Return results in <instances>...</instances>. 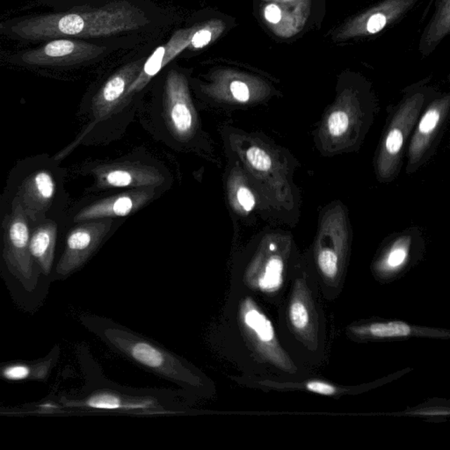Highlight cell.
I'll use <instances>...</instances> for the list:
<instances>
[{
    "label": "cell",
    "instance_id": "obj_1",
    "mask_svg": "<svg viewBox=\"0 0 450 450\" xmlns=\"http://www.w3.org/2000/svg\"><path fill=\"white\" fill-rule=\"evenodd\" d=\"M318 280L302 257L283 300L277 306L281 343L297 364L311 369L328 358L327 321Z\"/></svg>",
    "mask_w": 450,
    "mask_h": 450
},
{
    "label": "cell",
    "instance_id": "obj_2",
    "mask_svg": "<svg viewBox=\"0 0 450 450\" xmlns=\"http://www.w3.org/2000/svg\"><path fill=\"white\" fill-rule=\"evenodd\" d=\"M237 315L245 347L257 371L265 376L264 380L299 381L314 374L288 354L281 343L276 322L252 295H242Z\"/></svg>",
    "mask_w": 450,
    "mask_h": 450
},
{
    "label": "cell",
    "instance_id": "obj_3",
    "mask_svg": "<svg viewBox=\"0 0 450 450\" xmlns=\"http://www.w3.org/2000/svg\"><path fill=\"white\" fill-rule=\"evenodd\" d=\"M348 250L346 216L335 207L323 217L312 255L305 258L326 301L335 300L343 290Z\"/></svg>",
    "mask_w": 450,
    "mask_h": 450
},
{
    "label": "cell",
    "instance_id": "obj_4",
    "mask_svg": "<svg viewBox=\"0 0 450 450\" xmlns=\"http://www.w3.org/2000/svg\"><path fill=\"white\" fill-rule=\"evenodd\" d=\"M301 259L290 238L271 239L250 263L245 273L246 286L277 307Z\"/></svg>",
    "mask_w": 450,
    "mask_h": 450
},
{
    "label": "cell",
    "instance_id": "obj_5",
    "mask_svg": "<svg viewBox=\"0 0 450 450\" xmlns=\"http://www.w3.org/2000/svg\"><path fill=\"white\" fill-rule=\"evenodd\" d=\"M105 48L75 38H56L6 56L12 65L27 68L66 69L98 58Z\"/></svg>",
    "mask_w": 450,
    "mask_h": 450
},
{
    "label": "cell",
    "instance_id": "obj_6",
    "mask_svg": "<svg viewBox=\"0 0 450 450\" xmlns=\"http://www.w3.org/2000/svg\"><path fill=\"white\" fill-rule=\"evenodd\" d=\"M423 104L418 98H411L394 115L380 148L376 171L378 178L388 181L395 176L407 137L416 124L420 108Z\"/></svg>",
    "mask_w": 450,
    "mask_h": 450
},
{
    "label": "cell",
    "instance_id": "obj_7",
    "mask_svg": "<svg viewBox=\"0 0 450 450\" xmlns=\"http://www.w3.org/2000/svg\"><path fill=\"white\" fill-rule=\"evenodd\" d=\"M348 339L354 342L407 339L427 337L449 339L448 330L411 325L399 320H361L350 323L345 329Z\"/></svg>",
    "mask_w": 450,
    "mask_h": 450
},
{
    "label": "cell",
    "instance_id": "obj_8",
    "mask_svg": "<svg viewBox=\"0 0 450 450\" xmlns=\"http://www.w3.org/2000/svg\"><path fill=\"white\" fill-rule=\"evenodd\" d=\"M25 214L22 204L16 198L6 231L5 255L13 273L28 290L33 279V260L30 252V228Z\"/></svg>",
    "mask_w": 450,
    "mask_h": 450
},
{
    "label": "cell",
    "instance_id": "obj_9",
    "mask_svg": "<svg viewBox=\"0 0 450 450\" xmlns=\"http://www.w3.org/2000/svg\"><path fill=\"white\" fill-rule=\"evenodd\" d=\"M108 339L116 347L124 352L126 354L139 362L140 364L167 375L168 378H186L185 375L181 374V373H185L186 371L179 364V362L155 345L121 330H111L108 333Z\"/></svg>",
    "mask_w": 450,
    "mask_h": 450
},
{
    "label": "cell",
    "instance_id": "obj_10",
    "mask_svg": "<svg viewBox=\"0 0 450 450\" xmlns=\"http://www.w3.org/2000/svg\"><path fill=\"white\" fill-rule=\"evenodd\" d=\"M88 221L90 223L80 225L70 232L65 251L56 267V273L59 276H67L83 265L110 229L111 221Z\"/></svg>",
    "mask_w": 450,
    "mask_h": 450
},
{
    "label": "cell",
    "instance_id": "obj_11",
    "mask_svg": "<svg viewBox=\"0 0 450 450\" xmlns=\"http://www.w3.org/2000/svg\"><path fill=\"white\" fill-rule=\"evenodd\" d=\"M406 371L394 373V374L385 376V378L375 380L374 382L362 383L360 385L345 386L337 385L327 380L309 378L299 380V381L292 382H278L271 381V380H263L260 385L264 387H269V389L276 390H302L311 393L318 394V395L330 397H340L347 395H360V394L368 392V390L378 388V387L392 382L393 380L399 378Z\"/></svg>",
    "mask_w": 450,
    "mask_h": 450
},
{
    "label": "cell",
    "instance_id": "obj_12",
    "mask_svg": "<svg viewBox=\"0 0 450 450\" xmlns=\"http://www.w3.org/2000/svg\"><path fill=\"white\" fill-rule=\"evenodd\" d=\"M167 114L174 132L181 137H188L195 129V115L188 82L185 77L176 72L169 74L165 88Z\"/></svg>",
    "mask_w": 450,
    "mask_h": 450
},
{
    "label": "cell",
    "instance_id": "obj_13",
    "mask_svg": "<svg viewBox=\"0 0 450 450\" xmlns=\"http://www.w3.org/2000/svg\"><path fill=\"white\" fill-rule=\"evenodd\" d=\"M413 238L403 236L382 249L372 263L373 276L379 283H387L402 276L413 260Z\"/></svg>",
    "mask_w": 450,
    "mask_h": 450
},
{
    "label": "cell",
    "instance_id": "obj_14",
    "mask_svg": "<svg viewBox=\"0 0 450 450\" xmlns=\"http://www.w3.org/2000/svg\"><path fill=\"white\" fill-rule=\"evenodd\" d=\"M195 30L196 28L193 27L190 30L178 31L167 44L158 47L144 63L143 69L137 75L136 79L130 84L126 91L125 96L134 93V91L142 89L169 62L172 61L182 51H184L186 47H188L192 35Z\"/></svg>",
    "mask_w": 450,
    "mask_h": 450
},
{
    "label": "cell",
    "instance_id": "obj_15",
    "mask_svg": "<svg viewBox=\"0 0 450 450\" xmlns=\"http://www.w3.org/2000/svg\"><path fill=\"white\" fill-rule=\"evenodd\" d=\"M448 100L435 101L428 108L415 129L409 147V167H414L428 153L448 112Z\"/></svg>",
    "mask_w": 450,
    "mask_h": 450
},
{
    "label": "cell",
    "instance_id": "obj_16",
    "mask_svg": "<svg viewBox=\"0 0 450 450\" xmlns=\"http://www.w3.org/2000/svg\"><path fill=\"white\" fill-rule=\"evenodd\" d=\"M149 199V193L143 191L122 193L109 197L84 207L76 214L74 221H88L126 217L143 206Z\"/></svg>",
    "mask_w": 450,
    "mask_h": 450
},
{
    "label": "cell",
    "instance_id": "obj_17",
    "mask_svg": "<svg viewBox=\"0 0 450 450\" xmlns=\"http://www.w3.org/2000/svg\"><path fill=\"white\" fill-rule=\"evenodd\" d=\"M56 193V183L51 172L39 171L32 174L21 188V204L32 219L44 213Z\"/></svg>",
    "mask_w": 450,
    "mask_h": 450
},
{
    "label": "cell",
    "instance_id": "obj_18",
    "mask_svg": "<svg viewBox=\"0 0 450 450\" xmlns=\"http://www.w3.org/2000/svg\"><path fill=\"white\" fill-rule=\"evenodd\" d=\"M140 72V65L132 63L112 76L95 95L93 101L94 117H103L115 107L120 98L124 96L127 89Z\"/></svg>",
    "mask_w": 450,
    "mask_h": 450
},
{
    "label": "cell",
    "instance_id": "obj_19",
    "mask_svg": "<svg viewBox=\"0 0 450 450\" xmlns=\"http://www.w3.org/2000/svg\"><path fill=\"white\" fill-rule=\"evenodd\" d=\"M58 226L53 221H48L37 228L30 240V252L37 260L45 274L51 273L56 248Z\"/></svg>",
    "mask_w": 450,
    "mask_h": 450
},
{
    "label": "cell",
    "instance_id": "obj_20",
    "mask_svg": "<svg viewBox=\"0 0 450 450\" xmlns=\"http://www.w3.org/2000/svg\"><path fill=\"white\" fill-rule=\"evenodd\" d=\"M81 406L91 408V409L108 411H146L155 407L154 402L151 399H128L110 392L94 394L82 401Z\"/></svg>",
    "mask_w": 450,
    "mask_h": 450
},
{
    "label": "cell",
    "instance_id": "obj_21",
    "mask_svg": "<svg viewBox=\"0 0 450 450\" xmlns=\"http://www.w3.org/2000/svg\"><path fill=\"white\" fill-rule=\"evenodd\" d=\"M98 181L109 188H127V186H150L158 181L150 174L135 168H111L98 172Z\"/></svg>",
    "mask_w": 450,
    "mask_h": 450
},
{
    "label": "cell",
    "instance_id": "obj_22",
    "mask_svg": "<svg viewBox=\"0 0 450 450\" xmlns=\"http://www.w3.org/2000/svg\"><path fill=\"white\" fill-rule=\"evenodd\" d=\"M245 160L249 167L259 174L269 175L276 169V162L271 154L258 144H252L245 150Z\"/></svg>",
    "mask_w": 450,
    "mask_h": 450
},
{
    "label": "cell",
    "instance_id": "obj_23",
    "mask_svg": "<svg viewBox=\"0 0 450 450\" xmlns=\"http://www.w3.org/2000/svg\"><path fill=\"white\" fill-rule=\"evenodd\" d=\"M224 30V24L221 20L210 21L200 30H196L190 41L189 48L200 49L206 47L211 41L216 40Z\"/></svg>",
    "mask_w": 450,
    "mask_h": 450
},
{
    "label": "cell",
    "instance_id": "obj_24",
    "mask_svg": "<svg viewBox=\"0 0 450 450\" xmlns=\"http://www.w3.org/2000/svg\"><path fill=\"white\" fill-rule=\"evenodd\" d=\"M231 199L238 210L245 214L255 209L257 200L252 190L244 182H238L231 188Z\"/></svg>",
    "mask_w": 450,
    "mask_h": 450
},
{
    "label": "cell",
    "instance_id": "obj_25",
    "mask_svg": "<svg viewBox=\"0 0 450 450\" xmlns=\"http://www.w3.org/2000/svg\"><path fill=\"white\" fill-rule=\"evenodd\" d=\"M32 374H33V371L30 366L23 364L11 365L4 368L2 371L4 378L12 380V381L27 379L30 378Z\"/></svg>",
    "mask_w": 450,
    "mask_h": 450
},
{
    "label": "cell",
    "instance_id": "obj_26",
    "mask_svg": "<svg viewBox=\"0 0 450 450\" xmlns=\"http://www.w3.org/2000/svg\"><path fill=\"white\" fill-rule=\"evenodd\" d=\"M229 89H230L231 97L239 103H246L251 98V91H250L248 84L244 81L238 79L232 81Z\"/></svg>",
    "mask_w": 450,
    "mask_h": 450
},
{
    "label": "cell",
    "instance_id": "obj_27",
    "mask_svg": "<svg viewBox=\"0 0 450 450\" xmlns=\"http://www.w3.org/2000/svg\"><path fill=\"white\" fill-rule=\"evenodd\" d=\"M387 22L386 17L382 13H375L369 19L367 30L368 33L376 34L385 27Z\"/></svg>",
    "mask_w": 450,
    "mask_h": 450
},
{
    "label": "cell",
    "instance_id": "obj_28",
    "mask_svg": "<svg viewBox=\"0 0 450 450\" xmlns=\"http://www.w3.org/2000/svg\"><path fill=\"white\" fill-rule=\"evenodd\" d=\"M264 13L266 20L271 24H277L281 19V11L276 5L267 6Z\"/></svg>",
    "mask_w": 450,
    "mask_h": 450
}]
</instances>
